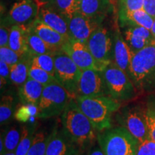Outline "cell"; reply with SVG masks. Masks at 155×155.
Instances as JSON below:
<instances>
[{"label": "cell", "mask_w": 155, "mask_h": 155, "mask_svg": "<svg viewBox=\"0 0 155 155\" xmlns=\"http://www.w3.org/2000/svg\"><path fill=\"white\" fill-rule=\"evenodd\" d=\"M44 86L38 81L28 79L19 88V99L23 104L38 106L41 98Z\"/></svg>", "instance_id": "18"}, {"label": "cell", "mask_w": 155, "mask_h": 155, "mask_svg": "<svg viewBox=\"0 0 155 155\" xmlns=\"http://www.w3.org/2000/svg\"><path fill=\"white\" fill-rule=\"evenodd\" d=\"M34 129L32 127H23L21 129V139L17 146L15 154L16 155H27L32 145L34 138Z\"/></svg>", "instance_id": "26"}, {"label": "cell", "mask_w": 155, "mask_h": 155, "mask_svg": "<svg viewBox=\"0 0 155 155\" xmlns=\"http://www.w3.org/2000/svg\"><path fill=\"white\" fill-rule=\"evenodd\" d=\"M3 155H16L15 152H6Z\"/></svg>", "instance_id": "43"}, {"label": "cell", "mask_w": 155, "mask_h": 155, "mask_svg": "<svg viewBox=\"0 0 155 155\" xmlns=\"http://www.w3.org/2000/svg\"><path fill=\"white\" fill-rule=\"evenodd\" d=\"M81 0H50L52 5L55 6V10L71 19L80 9Z\"/></svg>", "instance_id": "25"}, {"label": "cell", "mask_w": 155, "mask_h": 155, "mask_svg": "<svg viewBox=\"0 0 155 155\" xmlns=\"http://www.w3.org/2000/svg\"><path fill=\"white\" fill-rule=\"evenodd\" d=\"M71 143L63 130L58 131L55 128L50 134L45 155H65L73 146Z\"/></svg>", "instance_id": "19"}, {"label": "cell", "mask_w": 155, "mask_h": 155, "mask_svg": "<svg viewBox=\"0 0 155 155\" xmlns=\"http://www.w3.org/2000/svg\"><path fill=\"white\" fill-rule=\"evenodd\" d=\"M97 139L105 155H137L139 141L122 127L101 131Z\"/></svg>", "instance_id": "4"}, {"label": "cell", "mask_w": 155, "mask_h": 155, "mask_svg": "<svg viewBox=\"0 0 155 155\" xmlns=\"http://www.w3.org/2000/svg\"><path fill=\"white\" fill-rule=\"evenodd\" d=\"M61 50L73 60L81 71L91 69L99 71L98 64L86 43L69 39Z\"/></svg>", "instance_id": "12"}, {"label": "cell", "mask_w": 155, "mask_h": 155, "mask_svg": "<svg viewBox=\"0 0 155 155\" xmlns=\"http://www.w3.org/2000/svg\"><path fill=\"white\" fill-rule=\"evenodd\" d=\"M32 56L26 53L18 63L11 66L10 80L16 86H22L29 78V70L32 64Z\"/></svg>", "instance_id": "22"}, {"label": "cell", "mask_w": 155, "mask_h": 155, "mask_svg": "<svg viewBox=\"0 0 155 155\" xmlns=\"http://www.w3.org/2000/svg\"><path fill=\"white\" fill-rule=\"evenodd\" d=\"M144 0H120L119 15L143 9Z\"/></svg>", "instance_id": "35"}, {"label": "cell", "mask_w": 155, "mask_h": 155, "mask_svg": "<svg viewBox=\"0 0 155 155\" xmlns=\"http://www.w3.org/2000/svg\"><path fill=\"white\" fill-rule=\"evenodd\" d=\"M5 153L15 152L21 139V129L13 127L3 134Z\"/></svg>", "instance_id": "29"}, {"label": "cell", "mask_w": 155, "mask_h": 155, "mask_svg": "<svg viewBox=\"0 0 155 155\" xmlns=\"http://www.w3.org/2000/svg\"><path fill=\"white\" fill-rule=\"evenodd\" d=\"M11 67L5 62L0 60V76H1V87L6 84L7 81L10 79Z\"/></svg>", "instance_id": "37"}, {"label": "cell", "mask_w": 155, "mask_h": 155, "mask_svg": "<svg viewBox=\"0 0 155 155\" xmlns=\"http://www.w3.org/2000/svg\"><path fill=\"white\" fill-rule=\"evenodd\" d=\"M27 49L28 53L32 57L42 54L54 55L56 52H58L48 45L41 38L30 30L29 27L27 33Z\"/></svg>", "instance_id": "24"}, {"label": "cell", "mask_w": 155, "mask_h": 155, "mask_svg": "<svg viewBox=\"0 0 155 155\" xmlns=\"http://www.w3.org/2000/svg\"><path fill=\"white\" fill-rule=\"evenodd\" d=\"M38 19L53 28L54 30L57 31L68 40L70 39L69 19L55 10L51 7H42L39 11Z\"/></svg>", "instance_id": "15"}, {"label": "cell", "mask_w": 155, "mask_h": 155, "mask_svg": "<svg viewBox=\"0 0 155 155\" xmlns=\"http://www.w3.org/2000/svg\"><path fill=\"white\" fill-rule=\"evenodd\" d=\"M137 155H155V141L149 138L139 142Z\"/></svg>", "instance_id": "36"}, {"label": "cell", "mask_w": 155, "mask_h": 155, "mask_svg": "<svg viewBox=\"0 0 155 155\" xmlns=\"http://www.w3.org/2000/svg\"><path fill=\"white\" fill-rule=\"evenodd\" d=\"M130 78L139 92L155 91V43L133 54Z\"/></svg>", "instance_id": "3"}, {"label": "cell", "mask_w": 155, "mask_h": 155, "mask_svg": "<svg viewBox=\"0 0 155 155\" xmlns=\"http://www.w3.org/2000/svg\"><path fill=\"white\" fill-rule=\"evenodd\" d=\"M28 27L14 25L11 27L9 38V48L19 55L28 53L27 49V33Z\"/></svg>", "instance_id": "21"}, {"label": "cell", "mask_w": 155, "mask_h": 155, "mask_svg": "<svg viewBox=\"0 0 155 155\" xmlns=\"http://www.w3.org/2000/svg\"><path fill=\"white\" fill-rule=\"evenodd\" d=\"M132 55L133 53L125 40H124L119 31H116L114 37L113 62L129 77Z\"/></svg>", "instance_id": "16"}, {"label": "cell", "mask_w": 155, "mask_h": 155, "mask_svg": "<svg viewBox=\"0 0 155 155\" xmlns=\"http://www.w3.org/2000/svg\"><path fill=\"white\" fill-rule=\"evenodd\" d=\"M13 101L14 99L11 96H4L0 104V122L1 124L7 123L12 117Z\"/></svg>", "instance_id": "32"}, {"label": "cell", "mask_w": 155, "mask_h": 155, "mask_svg": "<svg viewBox=\"0 0 155 155\" xmlns=\"http://www.w3.org/2000/svg\"><path fill=\"white\" fill-rule=\"evenodd\" d=\"M118 123L127 129L139 142L150 138L144 107L141 106H131L119 109L116 116Z\"/></svg>", "instance_id": "8"}, {"label": "cell", "mask_w": 155, "mask_h": 155, "mask_svg": "<svg viewBox=\"0 0 155 155\" xmlns=\"http://www.w3.org/2000/svg\"><path fill=\"white\" fill-rule=\"evenodd\" d=\"M65 155H78V149L75 148V146L73 145L68 150V152Z\"/></svg>", "instance_id": "40"}, {"label": "cell", "mask_w": 155, "mask_h": 155, "mask_svg": "<svg viewBox=\"0 0 155 155\" xmlns=\"http://www.w3.org/2000/svg\"><path fill=\"white\" fill-rule=\"evenodd\" d=\"M86 45L101 72L113 62L114 42L106 29L98 27L88 38Z\"/></svg>", "instance_id": "9"}, {"label": "cell", "mask_w": 155, "mask_h": 155, "mask_svg": "<svg viewBox=\"0 0 155 155\" xmlns=\"http://www.w3.org/2000/svg\"><path fill=\"white\" fill-rule=\"evenodd\" d=\"M88 155H105V154L103 152L101 149L95 148L94 150H93L91 152H90V154Z\"/></svg>", "instance_id": "41"}, {"label": "cell", "mask_w": 155, "mask_h": 155, "mask_svg": "<svg viewBox=\"0 0 155 155\" xmlns=\"http://www.w3.org/2000/svg\"><path fill=\"white\" fill-rule=\"evenodd\" d=\"M29 78L38 81L43 85L44 86L52 84V83H58L55 76L50 75L45 70L32 65V64H31L30 70H29Z\"/></svg>", "instance_id": "28"}, {"label": "cell", "mask_w": 155, "mask_h": 155, "mask_svg": "<svg viewBox=\"0 0 155 155\" xmlns=\"http://www.w3.org/2000/svg\"><path fill=\"white\" fill-rule=\"evenodd\" d=\"M38 116V106L24 104L15 112L16 119L21 122H27L32 116Z\"/></svg>", "instance_id": "33"}, {"label": "cell", "mask_w": 155, "mask_h": 155, "mask_svg": "<svg viewBox=\"0 0 155 155\" xmlns=\"http://www.w3.org/2000/svg\"><path fill=\"white\" fill-rule=\"evenodd\" d=\"M61 121L64 134L73 144L85 147L96 139V130L74 98L61 114Z\"/></svg>", "instance_id": "1"}, {"label": "cell", "mask_w": 155, "mask_h": 155, "mask_svg": "<svg viewBox=\"0 0 155 155\" xmlns=\"http://www.w3.org/2000/svg\"><path fill=\"white\" fill-rule=\"evenodd\" d=\"M73 98L59 83L45 86L38 105L37 117L45 119L60 116Z\"/></svg>", "instance_id": "5"}, {"label": "cell", "mask_w": 155, "mask_h": 155, "mask_svg": "<svg viewBox=\"0 0 155 155\" xmlns=\"http://www.w3.org/2000/svg\"><path fill=\"white\" fill-rule=\"evenodd\" d=\"M23 55H21L12 50L9 47L0 48V58L1 61L5 62L9 66H12L15 64L22 59Z\"/></svg>", "instance_id": "34"}, {"label": "cell", "mask_w": 155, "mask_h": 155, "mask_svg": "<svg viewBox=\"0 0 155 155\" xmlns=\"http://www.w3.org/2000/svg\"><path fill=\"white\" fill-rule=\"evenodd\" d=\"M83 113L96 131L101 132L111 128V116L121 108V103L109 96H78L75 98Z\"/></svg>", "instance_id": "2"}, {"label": "cell", "mask_w": 155, "mask_h": 155, "mask_svg": "<svg viewBox=\"0 0 155 155\" xmlns=\"http://www.w3.org/2000/svg\"><path fill=\"white\" fill-rule=\"evenodd\" d=\"M144 109L150 139L155 141V98L150 100Z\"/></svg>", "instance_id": "31"}, {"label": "cell", "mask_w": 155, "mask_h": 155, "mask_svg": "<svg viewBox=\"0 0 155 155\" xmlns=\"http://www.w3.org/2000/svg\"><path fill=\"white\" fill-rule=\"evenodd\" d=\"M124 40L133 54L155 43L151 30L141 26L128 27L124 32Z\"/></svg>", "instance_id": "14"}, {"label": "cell", "mask_w": 155, "mask_h": 155, "mask_svg": "<svg viewBox=\"0 0 155 155\" xmlns=\"http://www.w3.org/2000/svg\"><path fill=\"white\" fill-rule=\"evenodd\" d=\"M70 39L86 43L91 34L99 27L98 20L78 13L68 22Z\"/></svg>", "instance_id": "13"}, {"label": "cell", "mask_w": 155, "mask_h": 155, "mask_svg": "<svg viewBox=\"0 0 155 155\" xmlns=\"http://www.w3.org/2000/svg\"><path fill=\"white\" fill-rule=\"evenodd\" d=\"M108 0H81L79 13L98 20L107 11Z\"/></svg>", "instance_id": "23"}, {"label": "cell", "mask_w": 155, "mask_h": 155, "mask_svg": "<svg viewBox=\"0 0 155 155\" xmlns=\"http://www.w3.org/2000/svg\"><path fill=\"white\" fill-rule=\"evenodd\" d=\"M102 96H109L102 72L91 69L82 71L77 97Z\"/></svg>", "instance_id": "11"}, {"label": "cell", "mask_w": 155, "mask_h": 155, "mask_svg": "<svg viewBox=\"0 0 155 155\" xmlns=\"http://www.w3.org/2000/svg\"><path fill=\"white\" fill-rule=\"evenodd\" d=\"M32 65L45 70L50 75L55 76V62L53 55L42 54L35 55L32 58Z\"/></svg>", "instance_id": "30"}, {"label": "cell", "mask_w": 155, "mask_h": 155, "mask_svg": "<svg viewBox=\"0 0 155 155\" xmlns=\"http://www.w3.org/2000/svg\"><path fill=\"white\" fill-rule=\"evenodd\" d=\"M10 28L1 25L0 28V48L9 47V38Z\"/></svg>", "instance_id": "38"}, {"label": "cell", "mask_w": 155, "mask_h": 155, "mask_svg": "<svg viewBox=\"0 0 155 155\" xmlns=\"http://www.w3.org/2000/svg\"><path fill=\"white\" fill-rule=\"evenodd\" d=\"M143 9L155 19V0H144Z\"/></svg>", "instance_id": "39"}, {"label": "cell", "mask_w": 155, "mask_h": 155, "mask_svg": "<svg viewBox=\"0 0 155 155\" xmlns=\"http://www.w3.org/2000/svg\"><path fill=\"white\" fill-rule=\"evenodd\" d=\"M119 17L122 27L141 26L150 30L154 20V19L143 9L119 15Z\"/></svg>", "instance_id": "20"}, {"label": "cell", "mask_w": 155, "mask_h": 155, "mask_svg": "<svg viewBox=\"0 0 155 155\" xmlns=\"http://www.w3.org/2000/svg\"><path fill=\"white\" fill-rule=\"evenodd\" d=\"M151 32H152V35L154 36V38H155V19L154 20V23H153V25H152V29H151Z\"/></svg>", "instance_id": "42"}, {"label": "cell", "mask_w": 155, "mask_h": 155, "mask_svg": "<svg viewBox=\"0 0 155 155\" xmlns=\"http://www.w3.org/2000/svg\"><path fill=\"white\" fill-rule=\"evenodd\" d=\"M50 135L46 137L43 132L35 133L32 145L27 155H45Z\"/></svg>", "instance_id": "27"}, {"label": "cell", "mask_w": 155, "mask_h": 155, "mask_svg": "<svg viewBox=\"0 0 155 155\" xmlns=\"http://www.w3.org/2000/svg\"><path fill=\"white\" fill-rule=\"evenodd\" d=\"M102 73L108 94L112 98L121 102L129 101L136 96L137 89L130 77L114 62H111Z\"/></svg>", "instance_id": "6"}, {"label": "cell", "mask_w": 155, "mask_h": 155, "mask_svg": "<svg viewBox=\"0 0 155 155\" xmlns=\"http://www.w3.org/2000/svg\"><path fill=\"white\" fill-rule=\"evenodd\" d=\"M29 28L56 51L61 50L63 45L68 40L38 18L29 26Z\"/></svg>", "instance_id": "17"}, {"label": "cell", "mask_w": 155, "mask_h": 155, "mask_svg": "<svg viewBox=\"0 0 155 155\" xmlns=\"http://www.w3.org/2000/svg\"><path fill=\"white\" fill-rule=\"evenodd\" d=\"M53 58L55 78L75 99L82 71L62 50L56 52L53 55Z\"/></svg>", "instance_id": "7"}, {"label": "cell", "mask_w": 155, "mask_h": 155, "mask_svg": "<svg viewBox=\"0 0 155 155\" xmlns=\"http://www.w3.org/2000/svg\"><path fill=\"white\" fill-rule=\"evenodd\" d=\"M39 11L35 0H19L13 5L2 25L9 28L14 25L29 27L38 18Z\"/></svg>", "instance_id": "10"}]
</instances>
